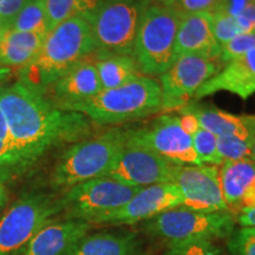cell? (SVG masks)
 I'll use <instances>...</instances> for the list:
<instances>
[{"label": "cell", "instance_id": "1", "mask_svg": "<svg viewBox=\"0 0 255 255\" xmlns=\"http://www.w3.org/2000/svg\"><path fill=\"white\" fill-rule=\"evenodd\" d=\"M0 110L7 122L23 173L53 146L78 142L90 132L88 117L60 109L45 95L19 81L0 88Z\"/></svg>", "mask_w": 255, "mask_h": 255}, {"label": "cell", "instance_id": "2", "mask_svg": "<svg viewBox=\"0 0 255 255\" xmlns=\"http://www.w3.org/2000/svg\"><path fill=\"white\" fill-rule=\"evenodd\" d=\"M95 52L90 23L76 15L46 34L36 57L19 71V82L45 95L69 70Z\"/></svg>", "mask_w": 255, "mask_h": 255}, {"label": "cell", "instance_id": "3", "mask_svg": "<svg viewBox=\"0 0 255 255\" xmlns=\"http://www.w3.org/2000/svg\"><path fill=\"white\" fill-rule=\"evenodd\" d=\"M60 109L83 114L100 126L120 124L163 110L162 91L157 81L141 75L122 87L103 89L89 100Z\"/></svg>", "mask_w": 255, "mask_h": 255}, {"label": "cell", "instance_id": "4", "mask_svg": "<svg viewBox=\"0 0 255 255\" xmlns=\"http://www.w3.org/2000/svg\"><path fill=\"white\" fill-rule=\"evenodd\" d=\"M124 143L126 132L116 129L76 142L57 161L51 184L56 189L68 190L85 181L108 176Z\"/></svg>", "mask_w": 255, "mask_h": 255}, {"label": "cell", "instance_id": "5", "mask_svg": "<svg viewBox=\"0 0 255 255\" xmlns=\"http://www.w3.org/2000/svg\"><path fill=\"white\" fill-rule=\"evenodd\" d=\"M181 19L182 14L173 6H144L139 17L132 56L143 76H161L173 65Z\"/></svg>", "mask_w": 255, "mask_h": 255}, {"label": "cell", "instance_id": "6", "mask_svg": "<svg viewBox=\"0 0 255 255\" xmlns=\"http://www.w3.org/2000/svg\"><path fill=\"white\" fill-rule=\"evenodd\" d=\"M234 225V215L229 210L206 212L178 206L145 221L144 228L170 248L187 242L229 237Z\"/></svg>", "mask_w": 255, "mask_h": 255}, {"label": "cell", "instance_id": "7", "mask_svg": "<svg viewBox=\"0 0 255 255\" xmlns=\"http://www.w3.org/2000/svg\"><path fill=\"white\" fill-rule=\"evenodd\" d=\"M141 188L131 187L103 176L76 184L58 199L63 220H79L98 225L111 213L123 207Z\"/></svg>", "mask_w": 255, "mask_h": 255}, {"label": "cell", "instance_id": "8", "mask_svg": "<svg viewBox=\"0 0 255 255\" xmlns=\"http://www.w3.org/2000/svg\"><path fill=\"white\" fill-rule=\"evenodd\" d=\"M145 1L103 0L89 15L87 19L101 56H133L139 17Z\"/></svg>", "mask_w": 255, "mask_h": 255}, {"label": "cell", "instance_id": "9", "mask_svg": "<svg viewBox=\"0 0 255 255\" xmlns=\"http://www.w3.org/2000/svg\"><path fill=\"white\" fill-rule=\"evenodd\" d=\"M60 214L58 199L41 193H26L0 218V255H18L41 228Z\"/></svg>", "mask_w": 255, "mask_h": 255}, {"label": "cell", "instance_id": "10", "mask_svg": "<svg viewBox=\"0 0 255 255\" xmlns=\"http://www.w3.org/2000/svg\"><path fill=\"white\" fill-rule=\"evenodd\" d=\"M128 142L144 146L178 165H201L193 146V138L181 127L180 117L164 115L137 130L126 132Z\"/></svg>", "mask_w": 255, "mask_h": 255}, {"label": "cell", "instance_id": "11", "mask_svg": "<svg viewBox=\"0 0 255 255\" xmlns=\"http://www.w3.org/2000/svg\"><path fill=\"white\" fill-rule=\"evenodd\" d=\"M220 71L215 60L195 55L178 57L159 76L162 109H177L187 103L207 81Z\"/></svg>", "mask_w": 255, "mask_h": 255}, {"label": "cell", "instance_id": "12", "mask_svg": "<svg viewBox=\"0 0 255 255\" xmlns=\"http://www.w3.org/2000/svg\"><path fill=\"white\" fill-rule=\"evenodd\" d=\"M177 165L144 146L128 142L126 138L108 176L128 186L144 188L171 182Z\"/></svg>", "mask_w": 255, "mask_h": 255}, {"label": "cell", "instance_id": "13", "mask_svg": "<svg viewBox=\"0 0 255 255\" xmlns=\"http://www.w3.org/2000/svg\"><path fill=\"white\" fill-rule=\"evenodd\" d=\"M171 183L180 190L184 207L206 212L228 210L216 165H177Z\"/></svg>", "mask_w": 255, "mask_h": 255}, {"label": "cell", "instance_id": "14", "mask_svg": "<svg viewBox=\"0 0 255 255\" xmlns=\"http://www.w3.org/2000/svg\"><path fill=\"white\" fill-rule=\"evenodd\" d=\"M182 205V195L174 183L154 184L141 188L126 205L102 219L98 225H133Z\"/></svg>", "mask_w": 255, "mask_h": 255}, {"label": "cell", "instance_id": "15", "mask_svg": "<svg viewBox=\"0 0 255 255\" xmlns=\"http://www.w3.org/2000/svg\"><path fill=\"white\" fill-rule=\"evenodd\" d=\"M219 173L223 200L233 215L255 207V161H226Z\"/></svg>", "mask_w": 255, "mask_h": 255}, {"label": "cell", "instance_id": "16", "mask_svg": "<svg viewBox=\"0 0 255 255\" xmlns=\"http://www.w3.org/2000/svg\"><path fill=\"white\" fill-rule=\"evenodd\" d=\"M227 91L248 100L255 94V49L229 60L223 69L199 89L195 100Z\"/></svg>", "mask_w": 255, "mask_h": 255}, {"label": "cell", "instance_id": "17", "mask_svg": "<svg viewBox=\"0 0 255 255\" xmlns=\"http://www.w3.org/2000/svg\"><path fill=\"white\" fill-rule=\"evenodd\" d=\"M222 47L216 41L212 30V13L184 14L177 28L175 43V60L184 55L220 59Z\"/></svg>", "mask_w": 255, "mask_h": 255}, {"label": "cell", "instance_id": "18", "mask_svg": "<svg viewBox=\"0 0 255 255\" xmlns=\"http://www.w3.org/2000/svg\"><path fill=\"white\" fill-rule=\"evenodd\" d=\"M94 55L79 62L50 88L56 100L53 103L59 108L89 100L103 90Z\"/></svg>", "mask_w": 255, "mask_h": 255}, {"label": "cell", "instance_id": "19", "mask_svg": "<svg viewBox=\"0 0 255 255\" xmlns=\"http://www.w3.org/2000/svg\"><path fill=\"white\" fill-rule=\"evenodd\" d=\"M91 227L79 220H55L41 228L18 255H63Z\"/></svg>", "mask_w": 255, "mask_h": 255}, {"label": "cell", "instance_id": "20", "mask_svg": "<svg viewBox=\"0 0 255 255\" xmlns=\"http://www.w3.org/2000/svg\"><path fill=\"white\" fill-rule=\"evenodd\" d=\"M183 109L195 115L200 127L216 137L233 136L255 139V114L234 115L203 105H189Z\"/></svg>", "mask_w": 255, "mask_h": 255}, {"label": "cell", "instance_id": "21", "mask_svg": "<svg viewBox=\"0 0 255 255\" xmlns=\"http://www.w3.org/2000/svg\"><path fill=\"white\" fill-rule=\"evenodd\" d=\"M139 248L133 233H97L82 237L63 255H138Z\"/></svg>", "mask_w": 255, "mask_h": 255}, {"label": "cell", "instance_id": "22", "mask_svg": "<svg viewBox=\"0 0 255 255\" xmlns=\"http://www.w3.org/2000/svg\"><path fill=\"white\" fill-rule=\"evenodd\" d=\"M45 36L11 28L0 31V66L24 68L36 57Z\"/></svg>", "mask_w": 255, "mask_h": 255}, {"label": "cell", "instance_id": "23", "mask_svg": "<svg viewBox=\"0 0 255 255\" xmlns=\"http://www.w3.org/2000/svg\"><path fill=\"white\" fill-rule=\"evenodd\" d=\"M96 68L103 89L120 88L141 76L138 65L132 56H101L98 53Z\"/></svg>", "mask_w": 255, "mask_h": 255}, {"label": "cell", "instance_id": "24", "mask_svg": "<svg viewBox=\"0 0 255 255\" xmlns=\"http://www.w3.org/2000/svg\"><path fill=\"white\" fill-rule=\"evenodd\" d=\"M45 1L47 33L68 19L81 15L88 18L103 0H44Z\"/></svg>", "mask_w": 255, "mask_h": 255}, {"label": "cell", "instance_id": "25", "mask_svg": "<svg viewBox=\"0 0 255 255\" xmlns=\"http://www.w3.org/2000/svg\"><path fill=\"white\" fill-rule=\"evenodd\" d=\"M8 28L19 32H28V33L47 34L45 1L31 0L30 2H27L19 11Z\"/></svg>", "mask_w": 255, "mask_h": 255}, {"label": "cell", "instance_id": "26", "mask_svg": "<svg viewBox=\"0 0 255 255\" xmlns=\"http://www.w3.org/2000/svg\"><path fill=\"white\" fill-rule=\"evenodd\" d=\"M20 174H23V171L13 139L4 114L0 110V178L7 182L9 178Z\"/></svg>", "mask_w": 255, "mask_h": 255}, {"label": "cell", "instance_id": "27", "mask_svg": "<svg viewBox=\"0 0 255 255\" xmlns=\"http://www.w3.org/2000/svg\"><path fill=\"white\" fill-rule=\"evenodd\" d=\"M193 146L199 161L202 164L221 165L223 163L218 149V137L208 130L201 128L191 136Z\"/></svg>", "mask_w": 255, "mask_h": 255}, {"label": "cell", "instance_id": "28", "mask_svg": "<svg viewBox=\"0 0 255 255\" xmlns=\"http://www.w3.org/2000/svg\"><path fill=\"white\" fill-rule=\"evenodd\" d=\"M212 13V30L219 45L223 47L242 33L237 19L223 9L216 8Z\"/></svg>", "mask_w": 255, "mask_h": 255}, {"label": "cell", "instance_id": "29", "mask_svg": "<svg viewBox=\"0 0 255 255\" xmlns=\"http://www.w3.org/2000/svg\"><path fill=\"white\" fill-rule=\"evenodd\" d=\"M254 139L241 137L221 136L218 137V149L222 161H239L250 158L252 144Z\"/></svg>", "mask_w": 255, "mask_h": 255}, {"label": "cell", "instance_id": "30", "mask_svg": "<svg viewBox=\"0 0 255 255\" xmlns=\"http://www.w3.org/2000/svg\"><path fill=\"white\" fill-rule=\"evenodd\" d=\"M253 49H255V30L244 32L222 47L219 60L228 63L229 60L237 58Z\"/></svg>", "mask_w": 255, "mask_h": 255}, {"label": "cell", "instance_id": "31", "mask_svg": "<svg viewBox=\"0 0 255 255\" xmlns=\"http://www.w3.org/2000/svg\"><path fill=\"white\" fill-rule=\"evenodd\" d=\"M233 255H255V227H241L229 241Z\"/></svg>", "mask_w": 255, "mask_h": 255}, {"label": "cell", "instance_id": "32", "mask_svg": "<svg viewBox=\"0 0 255 255\" xmlns=\"http://www.w3.org/2000/svg\"><path fill=\"white\" fill-rule=\"evenodd\" d=\"M167 255H218L212 241L200 240L170 247Z\"/></svg>", "mask_w": 255, "mask_h": 255}, {"label": "cell", "instance_id": "33", "mask_svg": "<svg viewBox=\"0 0 255 255\" xmlns=\"http://www.w3.org/2000/svg\"><path fill=\"white\" fill-rule=\"evenodd\" d=\"M221 0H177L173 5L181 14L213 12L218 7Z\"/></svg>", "mask_w": 255, "mask_h": 255}, {"label": "cell", "instance_id": "34", "mask_svg": "<svg viewBox=\"0 0 255 255\" xmlns=\"http://www.w3.org/2000/svg\"><path fill=\"white\" fill-rule=\"evenodd\" d=\"M31 0H0V31L11 26L21 8Z\"/></svg>", "mask_w": 255, "mask_h": 255}, {"label": "cell", "instance_id": "35", "mask_svg": "<svg viewBox=\"0 0 255 255\" xmlns=\"http://www.w3.org/2000/svg\"><path fill=\"white\" fill-rule=\"evenodd\" d=\"M238 24L240 25L242 33L255 30V2L247 5L238 15H235Z\"/></svg>", "mask_w": 255, "mask_h": 255}, {"label": "cell", "instance_id": "36", "mask_svg": "<svg viewBox=\"0 0 255 255\" xmlns=\"http://www.w3.org/2000/svg\"><path fill=\"white\" fill-rule=\"evenodd\" d=\"M178 117H180L181 127H182V129L188 133V135L193 136L194 133H195L196 131H199V130L201 129L199 120H197V117L195 116V115H194L193 113H190V111L182 109V115Z\"/></svg>", "mask_w": 255, "mask_h": 255}, {"label": "cell", "instance_id": "37", "mask_svg": "<svg viewBox=\"0 0 255 255\" xmlns=\"http://www.w3.org/2000/svg\"><path fill=\"white\" fill-rule=\"evenodd\" d=\"M238 221L242 227H255V207L240 213L238 215Z\"/></svg>", "mask_w": 255, "mask_h": 255}, {"label": "cell", "instance_id": "38", "mask_svg": "<svg viewBox=\"0 0 255 255\" xmlns=\"http://www.w3.org/2000/svg\"><path fill=\"white\" fill-rule=\"evenodd\" d=\"M8 200V193L7 188H6V182L2 178H0V214L4 210L6 203Z\"/></svg>", "mask_w": 255, "mask_h": 255}, {"label": "cell", "instance_id": "39", "mask_svg": "<svg viewBox=\"0 0 255 255\" xmlns=\"http://www.w3.org/2000/svg\"><path fill=\"white\" fill-rule=\"evenodd\" d=\"M9 75H11V69L5 68V66H0V84L4 83V81L8 78Z\"/></svg>", "mask_w": 255, "mask_h": 255}, {"label": "cell", "instance_id": "40", "mask_svg": "<svg viewBox=\"0 0 255 255\" xmlns=\"http://www.w3.org/2000/svg\"><path fill=\"white\" fill-rule=\"evenodd\" d=\"M149 1H151V4H156V5L173 6L177 0H149Z\"/></svg>", "mask_w": 255, "mask_h": 255}, {"label": "cell", "instance_id": "41", "mask_svg": "<svg viewBox=\"0 0 255 255\" xmlns=\"http://www.w3.org/2000/svg\"><path fill=\"white\" fill-rule=\"evenodd\" d=\"M250 159H253V161H255V139H254L253 144H252L251 154H250Z\"/></svg>", "mask_w": 255, "mask_h": 255}]
</instances>
